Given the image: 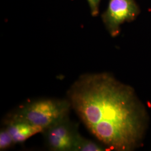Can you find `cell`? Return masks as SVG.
I'll list each match as a JSON object with an SVG mask.
<instances>
[{"label":"cell","mask_w":151,"mask_h":151,"mask_svg":"<svg viewBox=\"0 0 151 151\" xmlns=\"http://www.w3.org/2000/svg\"><path fill=\"white\" fill-rule=\"evenodd\" d=\"M72 109L105 149L132 151L142 140L146 113L132 87L108 73L82 75L67 93Z\"/></svg>","instance_id":"obj_1"},{"label":"cell","mask_w":151,"mask_h":151,"mask_svg":"<svg viewBox=\"0 0 151 151\" xmlns=\"http://www.w3.org/2000/svg\"><path fill=\"white\" fill-rule=\"evenodd\" d=\"M42 133L49 149L55 151H73L80 134L77 125L68 116L49 126Z\"/></svg>","instance_id":"obj_3"},{"label":"cell","mask_w":151,"mask_h":151,"mask_svg":"<svg viewBox=\"0 0 151 151\" xmlns=\"http://www.w3.org/2000/svg\"><path fill=\"white\" fill-rule=\"evenodd\" d=\"M139 11L134 0H109L108 9L102 18L110 34L115 37L119 33L121 25L133 20Z\"/></svg>","instance_id":"obj_4"},{"label":"cell","mask_w":151,"mask_h":151,"mask_svg":"<svg viewBox=\"0 0 151 151\" xmlns=\"http://www.w3.org/2000/svg\"><path fill=\"white\" fill-rule=\"evenodd\" d=\"M90 6L92 15L97 16L99 14V6L100 0H87Z\"/></svg>","instance_id":"obj_8"},{"label":"cell","mask_w":151,"mask_h":151,"mask_svg":"<svg viewBox=\"0 0 151 151\" xmlns=\"http://www.w3.org/2000/svg\"><path fill=\"white\" fill-rule=\"evenodd\" d=\"M71 109L68 99H42L24 105L9 115L25 120L44 131L52 124L68 116Z\"/></svg>","instance_id":"obj_2"},{"label":"cell","mask_w":151,"mask_h":151,"mask_svg":"<svg viewBox=\"0 0 151 151\" xmlns=\"http://www.w3.org/2000/svg\"><path fill=\"white\" fill-rule=\"evenodd\" d=\"M14 144L10 133L4 127L0 132V150L8 149Z\"/></svg>","instance_id":"obj_7"},{"label":"cell","mask_w":151,"mask_h":151,"mask_svg":"<svg viewBox=\"0 0 151 151\" xmlns=\"http://www.w3.org/2000/svg\"><path fill=\"white\" fill-rule=\"evenodd\" d=\"M106 150L101 145H98L92 140L83 137L80 134L73 148V151H103Z\"/></svg>","instance_id":"obj_6"},{"label":"cell","mask_w":151,"mask_h":151,"mask_svg":"<svg viewBox=\"0 0 151 151\" xmlns=\"http://www.w3.org/2000/svg\"><path fill=\"white\" fill-rule=\"evenodd\" d=\"M5 127L10 133L14 143L24 142L30 137L43 132V129L25 120L8 115L4 122Z\"/></svg>","instance_id":"obj_5"}]
</instances>
